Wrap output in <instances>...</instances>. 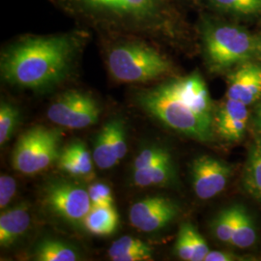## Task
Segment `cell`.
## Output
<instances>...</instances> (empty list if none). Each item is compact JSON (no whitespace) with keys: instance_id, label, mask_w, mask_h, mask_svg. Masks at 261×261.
Here are the masks:
<instances>
[{"instance_id":"24","label":"cell","mask_w":261,"mask_h":261,"mask_svg":"<svg viewBox=\"0 0 261 261\" xmlns=\"http://www.w3.org/2000/svg\"><path fill=\"white\" fill-rule=\"evenodd\" d=\"M130 252H146L152 254L153 250L146 243L140 239L130 236H123L112 243L109 249V256L112 260H115L118 256Z\"/></svg>"},{"instance_id":"8","label":"cell","mask_w":261,"mask_h":261,"mask_svg":"<svg viewBox=\"0 0 261 261\" xmlns=\"http://www.w3.org/2000/svg\"><path fill=\"white\" fill-rule=\"evenodd\" d=\"M100 108L93 96L77 89L67 90L57 96L47 109V118L68 129H84L97 123Z\"/></svg>"},{"instance_id":"31","label":"cell","mask_w":261,"mask_h":261,"mask_svg":"<svg viewBox=\"0 0 261 261\" xmlns=\"http://www.w3.org/2000/svg\"><path fill=\"white\" fill-rule=\"evenodd\" d=\"M254 125H255V129L257 130V134L259 135V139H261V103L258 106L255 112Z\"/></svg>"},{"instance_id":"28","label":"cell","mask_w":261,"mask_h":261,"mask_svg":"<svg viewBox=\"0 0 261 261\" xmlns=\"http://www.w3.org/2000/svg\"><path fill=\"white\" fill-rule=\"evenodd\" d=\"M17 184L15 179L8 175H1L0 177V209L5 210L10 201L16 195Z\"/></svg>"},{"instance_id":"19","label":"cell","mask_w":261,"mask_h":261,"mask_svg":"<svg viewBox=\"0 0 261 261\" xmlns=\"http://www.w3.org/2000/svg\"><path fill=\"white\" fill-rule=\"evenodd\" d=\"M34 259L38 261H76L81 258L72 246L56 239L46 238L38 243L35 247Z\"/></svg>"},{"instance_id":"22","label":"cell","mask_w":261,"mask_h":261,"mask_svg":"<svg viewBox=\"0 0 261 261\" xmlns=\"http://www.w3.org/2000/svg\"><path fill=\"white\" fill-rule=\"evenodd\" d=\"M20 112L19 109L6 101L0 103V145H5L19 125Z\"/></svg>"},{"instance_id":"13","label":"cell","mask_w":261,"mask_h":261,"mask_svg":"<svg viewBox=\"0 0 261 261\" xmlns=\"http://www.w3.org/2000/svg\"><path fill=\"white\" fill-rule=\"evenodd\" d=\"M248 121V106L226 98L215 113L214 129L224 140L238 141L245 134Z\"/></svg>"},{"instance_id":"10","label":"cell","mask_w":261,"mask_h":261,"mask_svg":"<svg viewBox=\"0 0 261 261\" xmlns=\"http://www.w3.org/2000/svg\"><path fill=\"white\" fill-rule=\"evenodd\" d=\"M231 175V168L223 161L210 156L196 158L192 164V182L196 196L211 199L221 194Z\"/></svg>"},{"instance_id":"12","label":"cell","mask_w":261,"mask_h":261,"mask_svg":"<svg viewBox=\"0 0 261 261\" xmlns=\"http://www.w3.org/2000/svg\"><path fill=\"white\" fill-rule=\"evenodd\" d=\"M260 97V65L248 61L228 75L226 98L250 106Z\"/></svg>"},{"instance_id":"25","label":"cell","mask_w":261,"mask_h":261,"mask_svg":"<svg viewBox=\"0 0 261 261\" xmlns=\"http://www.w3.org/2000/svg\"><path fill=\"white\" fill-rule=\"evenodd\" d=\"M171 158L168 150L161 146H149L140 151L133 163V170L149 168L153 165L168 161Z\"/></svg>"},{"instance_id":"14","label":"cell","mask_w":261,"mask_h":261,"mask_svg":"<svg viewBox=\"0 0 261 261\" xmlns=\"http://www.w3.org/2000/svg\"><path fill=\"white\" fill-rule=\"evenodd\" d=\"M31 217L25 204L15 206L1 211L0 216V245L7 248L28 231Z\"/></svg>"},{"instance_id":"20","label":"cell","mask_w":261,"mask_h":261,"mask_svg":"<svg viewBox=\"0 0 261 261\" xmlns=\"http://www.w3.org/2000/svg\"><path fill=\"white\" fill-rule=\"evenodd\" d=\"M256 241V231L252 218L242 206L237 205L236 221L230 245L239 249L252 247Z\"/></svg>"},{"instance_id":"17","label":"cell","mask_w":261,"mask_h":261,"mask_svg":"<svg viewBox=\"0 0 261 261\" xmlns=\"http://www.w3.org/2000/svg\"><path fill=\"white\" fill-rule=\"evenodd\" d=\"M119 217L113 206H92L84 220V228L94 235L107 236L115 231Z\"/></svg>"},{"instance_id":"26","label":"cell","mask_w":261,"mask_h":261,"mask_svg":"<svg viewBox=\"0 0 261 261\" xmlns=\"http://www.w3.org/2000/svg\"><path fill=\"white\" fill-rule=\"evenodd\" d=\"M174 250L180 259L193 261L194 251H193V246L191 241L189 223H185L180 226Z\"/></svg>"},{"instance_id":"27","label":"cell","mask_w":261,"mask_h":261,"mask_svg":"<svg viewBox=\"0 0 261 261\" xmlns=\"http://www.w3.org/2000/svg\"><path fill=\"white\" fill-rule=\"evenodd\" d=\"M92 206H113V196L111 188L103 183H94L88 188Z\"/></svg>"},{"instance_id":"1","label":"cell","mask_w":261,"mask_h":261,"mask_svg":"<svg viewBox=\"0 0 261 261\" xmlns=\"http://www.w3.org/2000/svg\"><path fill=\"white\" fill-rule=\"evenodd\" d=\"M79 28L103 36H138L175 43L184 24L173 0H48Z\"/></svg>"},{"instance_id":"3","label":"cell","mask_w":261,"mask_h":261,"mask_svg":"<svg viewBox=\"0 0 261 261\" xmlns=\"http://www.w3.org/2000/svg\"><path fill=\"white\" fill-rule=\"evenodd\" d=\"M136 102L168 128L199 141H209L214 133L210 94L198 72L167 81L136 93Z\"/></svg>"},{"instance_id":"29","label":"cell","mask_w":261,"mask_h":261,"mask_svg":"<svg viewBox=\"0 0 261 261\" xmlns=\"http://www.w3.org/2000/svg\"><path fill=\"white\" fill-rule=\"evenodd\" d=\"M190 235L191 241L194 251L193 261H204L206 255L210 252V249L207 245L204 238L194 227V225L190 224Z\"/></svg>"},{"instance_id":"16","label":"cell","mask_w":261,"mask_h":261,"mask_svg":"<svg viewBox=\"0 0 261 261\" xmlns=\"http://www.w3.org/2000/svg\"><path fill=\"white\" fill-rule=\"evenodd\" d=\"M175 175L172 159L153 165L149 168L133 170V182L140 188L169 185Z\"/></svg>"},{"instance_id":"4","label":"cell","mask_w":261,"mask_h":261,"mask_svg":"<svg viewBox=\"0 0 261 261\" xmlns=\"http://www.w3.org/2000/svg\"><path fill=\"white\" fill-rule=\"evenodd\" d=\"M106 64L119 84H144L169 79L174 74L171 60L155 42L138 36H103Z\"/></svg>"},{"instance_id":"6","label":"cell","mask_w":261,"mask_h":261,"mask_svg":"<svg viewBox=\"0 0 261 261\" xmlns=\"http://www.w3.org/2000/svg\"><path fill=\"white\" fill-rule=\"evenodd\" d=\"M61 138L60 130L44 126H35L24 132L13 152V167L25 175L45 170L60 157Z\"/></svg>"},{"instance_id":"18","label":"cell","mask_w":261,"mask_h":261,"mask_svg":"<svg viewBox=\"0 0 261 261\" xmlns=\"http://www.w3.org/2000/svg\"><path fill=\"white\" fill-rule=\"evenodd\" d=\"M244 189L261 201V139L252 144L243 174Z\"/></svg>"},{"instance_id":"5","label":"cell","mask_w":261,"mask_h":261,"mask_svg":"<svg viewBox=\"0 0 261 261\" xmlns=\"http://www.w3.org/2000/svg\"><path fill=\"white\" fill-rule=\"evenodd\" d=\"M199 25L206 63L214 73L251 61L258 55L257 37L243 28L208 17H203Z\"/></svg>"},{"instance_id":"21","label":"cell","mask_w":261,"mask_h":261,"mask_svg":"<svg viewBox=\"0 0 261 261\" xmlns=\"http://www.w3.org/2000/svg\"><path fill=\"white\" fill-rule=\"evenodd\" d=\"M213 9L234 15H259L261 0H207Z\"/></svg>"},{"instance_id":"9","label":"cell","mask_w":261,"mask_h":261,"mask_svg":"<svg viewBox=\"0 0 261 261\" xmlns=\"http://www.w3.org/2000/svg\"><path fill=\"white\" fill-rule=\"evenodd\" d=\"M180 212L175 201L164 196L141 199L130 208L132 225L142 232H155L172 223Z\"/></svg>"},{"instance_id":"7","label":"cell","mask_w":261,"mask_h":261,"mask_svg":"<svg viewBox=\"0 0 261 261\" xmlns=\"http://www.w3.org/2000/svg\"><path fill=\"white\" fill-rule=\"evenodd\" d=\"M44 202L48 210L66 223L84 227V220L92 208L88 190L64 180H54L44 188Z\"/></svg>"},{"instance_id":"15","label":"cell","mask_w":261,"mask_h":261,"mask_svg":"<svg viewBox=\"0 0 261 261\" xmlns=\"http://www.w3.org/2000/svg\"><path fill=\"white\" fill-rule=\"evenodd\" d=\"M57 162L59 168L72 176L84 177L93 172V156L82 141L67 145Z\"/></svg>"},{"instance_id":"23","label":"cell","mask_w":261,"mask_h":261,"mask_svg":"<svg viewBox=\"0 0 261 261\" xmlns=\"http://www.w3.org/2000/svg\"><path fill=\"white\" fill-rule=\"evenodd\" d=\"M237 205L222 210L216 216L212 224L215 237L224 244H230L236 221Z\"/></svg>"},{"instance_id":"32","label":"cell","mask_w":261,"mask_h":261,"mask_svg":"<svg viewBox=\"0 0 261 261\" xmlns=\"http://www.w3.org/2000/svg\"><path fill=\"white\" fill-rule=\"evenodd\" d=\"M257 41H258V55L261 56V35L257 36Z\"/></svg>"},{"instance_id":"11","label":"cell","mask_w":261,"mask_h":261,"mask_svg":"<svg viewBox=\"0 0 261 261\" xmlns=\"http://www.w3.org/2000/svg\"><path fill=\"white\" fill-rule=\"evenodd\" d=\"M127 150L124 122L111 120L99 132L94 142V164L101 169L113 168L126 156Z\"/></svg>"},{"instance_id":"2","label":"cell","mask_w":261,"mask_h":261,"mask_svg":"<svg viewBox=\"0 0 261 261\" xmlns=\"http://www.w3.org/2000/svg\"><path fill=\"white\" fill-rule=\"evenodd\" d=\"M91 31L83 28L46 35L25 34L3 47L0 73L4 83L45 92L74 75Z\"/></svg>"},{"instance_id":"30","label":"cell","mask_w":261,"mask_h":261,"mask_svg":"<svg viewBox=\"0 0 261 261\" xmlns=\"http://www.w3.org/2000/svg\"><path fill=\"white\" fill-rule=\"evenodd\" d=\"M240 256L232 252H222V251H210L206 255L204 261H236L240 260Z\"/></svg>"}]
</instances>
